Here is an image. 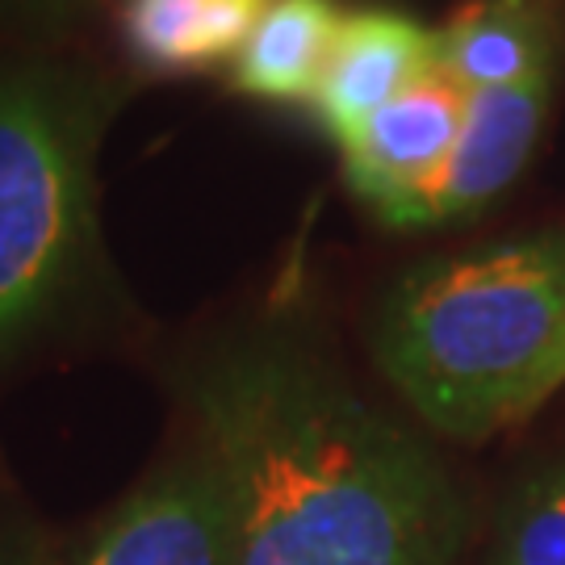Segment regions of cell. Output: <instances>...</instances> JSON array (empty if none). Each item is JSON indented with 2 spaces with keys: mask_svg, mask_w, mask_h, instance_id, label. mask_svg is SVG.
Masks as SVG:
<instances>
[{
  "mask_svg": "<svg viewBox=\"0 0 565 565\" xmlns=\"http://www.w3.org/2000/svg\"><path fill=\"white\" fill-rule=\"evenodd\" d=\"M260 9V0H126L121 34L147 67L193 72L235 60Z\"/></svg>",
  "mask_w": 565,
  "mask_h": 565,
  "instance_id": "obj_10",
  "label": "cell"
},
{
  "mask_svg": "<svg viewBox=\"0 0 565 565\" xmlns=\"http://www.w3.org/2000/svg\"><path fill=\"white\" fill-rule=\"evenodd\" d=\"M343 18L335 0H268L231 60V84L260 102H310Z\"/></svg>",
  "mask_w": 565,
  "mask_h": 565,
  "instance_id": "obj_8",
  "label": "cell"
},
{
  "mask_svg": "<svg viewBox=\"0 0 565 565\" xmlns=\"http://www.w3.org/2000/svg\"><path fill=\"white\" fill-rule=\"evenodd\" d=\"M84 0H0V13L25 25H39V21H55L63 13H72Z\"/></svg>",
  "mask_w": 565,
  "mask_h": 565,
  "instance_id": "obj_12",
  "label": "cell"
},
{
  "mask_svg": "<svg viewBox=\"0 0 565 565\" xmlns=\"http://www.w3.org/2000/svg\"><path fill=\"white\" fill-rule=\"evenodd\" d=\"M431 67H436V30H424L419 21L382 9L352 13L343 18L340 39L331 46V60L310 105L327 130L343 139Z\"/></svg>",
  "mask_w": 565,
  "mask_h": 565,
  "instance_id": "obj_7",
  "label": "cell"
},
{
  "mask_svg": "<svg viewBox=\"0 0 565 565\" xmlns=\"http://www.w3.org/2000/svg\"><path fill=\"white\" fill-rule=\"evenodd\" d=\"M0 565H30V562H0Z\"/></svg>",
  "mask_w": 565,
  "mask_h": 565,
  "instance_id": "obj_13",
  "label": "cell"
},
{
  "mask_svg": "<svg viewBox=\"0 0 565 565\" xmlns=\"http://www.w3.org/2000/svg\"><path fill=\"white\" fill-rule=\"evenodd\" d=\"M184 398L235 507V565H457L465 507L431 448L289 331L202 352Z\"/></svg>",
  "mask_w": 565,
  "mask_h": 565,
  "instance_id": "obj_1",
  "label": "cell"
},
{
  "mask_svg": "<svg viewBox=\"0 0 565 565\" xmlns=\"http://www.w3.org/2000/svg\"><path fill=\"white\" fill-rule=\"evenodd\" d=\"M490 565H565V461L520 486Z\"/></svg>",
  "mask_w": 565,
  "mask_h": 565,
  "instance_id": "obj_11",
  "label": "cell"
},
{
  "mask_svg": "<svg viewBox=\"0 0 565 565\" xmlns=\"http://www.w3.org/2000/svg\"><path fill=\"white\" fill-rule=\"evenodd\" d=\"M260 4H264V0H260Z\"/></svg>",
  "mask_w": 565,
  "mask_h": 565,
  "instance_id": "obj_14",
  "label": "cell"
},
{
  "mask_svg": "<svg viewBox=\"0 0 565 565\" xmlns=\"http://www.w3.org/2000/svg\"><path fill=\"white\" fill-rule=\"evenodd\" d=\"M436 67L465 93L503 88L548 67V25L536 0H473L436 30Z\"/></svg>",
  "mask_w": 565,
  "mask_h": 565,
  "instance_id": "obj_9",
  "label": "cell"
},
{
  "mask_svg": "<svg viewBox=\"0 0 565 565\" xmlns=\"http://www.w3.org/2000/svg\"><path fill=\"white\" fill-rule=\"evenodd\" d=\"M373 352L448 440H486L565 385V235L415 264L382 298Z\"/></svg>",
  "mask_w": 565,
  "mask_h": 565,
  "instance_id": "obj_2",
  "label": "cell"
},
{
  "mask_svg": "<svg viewBox=\"0 0 565 565\" xmlns=\"http://www.w3.org/2000/svg\"><path fill=\"white\" fill-rule=\"evenodd\" d=\"M81 565H235V507L205 452L118 507Z\"/></svg>",
  "mask_w": 565,
  "mask_h": 565,
  "instance_id": "obj_5",
  "label": "cell"
},
{
  "mask_svg": "<svg viewBox=\"0 0 565 565\" xmlns=\"http://www.w3.org/2000/svg\"><path fill=\"white\" fill-rule=\"evenodd\" d=\"M545 102L548 67L503 88L469 93L461 135L452 142L448 160L436 168V177L424 189H415L406 202L390 205L382 223L398 231H419V226H445L486 210L524 172L545 121Z\"/></svg>",
  "mask_w": 565,
  "mask_h": 565,
  "instance_id": "obj_4",
  "label": "cell"
},
{
  "mask_svg": "<svg viewBox=\"0 0 565 565\" xmlns=\"http://www.w3.org/2000/svg\"><path fill=\"white\" fill-rule=\"evenodd\" d=\"M465 105L469 93L461 84L431 67L394 102L369 114L352 135H343V177L377 218L436 177L461 135Z\"/></svg>",
  "mask_w": 565,
  "mask_h": 565,
  "instance_id": "obj_6",
  "label": "cell"
},
{
  "mask_svg": "<svg viewBox=\"0 0 565 565\" xmlns=\"http://www.w3.org/2000/svg\"><path fill=\"white\" fill-rule=\"evenodd\" d=\"M121 102L81 67H0V356L60 323L97 268L93 172Z\"/></svg>",
  "mask_w": 565,
  "mask_h": 565,
  "instance_id": "obj_3",
  "label": "cell"
}]
</instances>
